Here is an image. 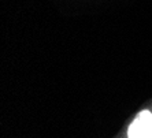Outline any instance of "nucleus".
Listing matches in <instances>:
<instances>
[{
	"mask_svg": "<svg viewBox=\"0 0 152 138\" xmlns=\"http://www.w3.org/2000/svg\"><path fill=\"white\" fill-rule=\"evenodd\" d=\"M129 138H152V112L138 113L127 130Z\"/></svg>",
	"mask_w": 152,
	"mask_h": 138,
	"instance_id": "nucleus-1",
	"label": "nucleus"
}]
</instances>
